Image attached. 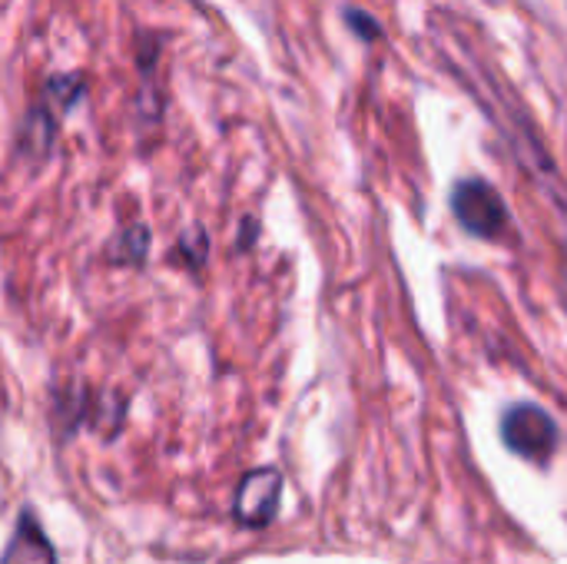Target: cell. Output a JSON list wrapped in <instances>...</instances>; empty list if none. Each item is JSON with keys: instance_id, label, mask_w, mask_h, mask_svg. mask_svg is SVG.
I'll list each match as a JSON object with an SVG mask.
<instances>
[{"instance_id": "6da1fadb", "label": "cell", "mask_w": 567, "mask_h": 564, "mask_svg": "<svg viewBox=\"0 0 567 564\" xmlns=\"http://www.w3.org/2000/svg\"><path fill=\"white\" fill-rule=\"evenodd\" d=\"M452 213L458 226L475 239H505L512 236V213L505 196L478 176L455 183L452 189Z\"/></svg>"}, {"instance_id": "7a4b0ae2", "label": "cell", "mask_w": 567, "mask_h": 564, "mask_svg": "<svg viewBox=\"0 0 567 564\" xmlns=\"http://www.w3.org/2000/svg\"><path fill=\"white\" fill-rule=\"evenodd\" d=\"M502 439L515 455H522L528 462H548L558 449V425L545 409L525 402V406H515L505 412Z\"/></svg>"}, {"instance_id": "3957f363", "label": "cell", "mask_w": 567, "mask_h": 564, "mask_svg": "<svg viewBox=\"0 0 567 564\" xmlns=\"http://www.w3.org/2000/svg\"><path fill=\"white\" fill-rule=\"evenodd\" d=\"M279 492H282V475L276 469H259L246 475L236 495V519L249 529L269 525L279 509Z\"/></svg>"}, {"instance_id": "277c9868", "label": "cell", "mask_w": 567, "mask_h": 564, "mask_svg": "<svg viewBox=\"0 0 567 564\" xmlns=\"http://www.w3.org/2000/svg\"><path fill=\"white\" fill-rule=\"evenodd\" d=\"M0 564H56V555L50 548V542L43 539L37 519L30 512L20 515V525L7 545V552L0 555Z\"/></svg>"}, {"instance_id": "5b68a950", "label": "cell", "mask_w": 567, "mask_h": 564, "mask_svg": "<svg viewBox=\"0 0 567 564\" xmlns=\"http://www.w3.org/2000/svg\"><path fill=\"white\" fill-rule=\"evenodd\" d=\"M56 140V120L50 113V106H30V113L20 123V150L27 160L40 163L50 156Z\"/></svg>"}, {"instance_id": "8992f818", "label": "cell", "mask_w": 567, "mask_h": 564, "mask_svg": "<svg viewBox=\"0 0 567 564\" xmlns=\"http://www.w3.org/2000/svg\"><path fill=\"white\" fill-rule=\"evenodd\" d=\"M146 249H150V233H146V226L136 223V226H130V229L120 233L113 256H116L120 263H140V259L146 256Z\"/></svg>"}, {"instance_id": "52a82bcc", "label": "cell", "mask_w": 567, "mask_h": 564, "mask_svg": "<svg viewBox=\"0 0 567 564\" xmlns=\"http://www.w3.org/2000/svg\"><path fill=\"white\" fill-rule=\"evenodd\" d=\"M80 90H83V83H80V76H53L50 83H47V96H50V103L56 106V110H66V106H73L76 103V96H80Z\"/></svg>"}, {"instance_id": "ba28073f", "label": "cell", "mask_w": 567, "mask_h": 564, "mask_svg": "<svg viewBox=\"0 0 567 564\" xmlns=\"http://www.w3.org/2000/svg\"><path fill=\"white\" fill-rule=\"evenodd\" d=\"M346 23L352 27V33H359V37H362V40H369V43L382 37V23H379L372 13L359 10V7H355V10H346Z\"/></svg>"}, {"instance_id": "9c48e42d", "label": "cell", "mask_w": 567, "mask_h": 564, "mask_svg": "<svg viewBox=\"0 0 567 564\" xmlns=\"http://www.w3.org/2000/svg\"><path fill=\"white\" fill-rule=\"evenodd\" d=\"M179 249H183V253H189V263H193V266H203V259H206V249H209V243H206V233H203L199 226H193L186 236H179Z\"/></svg>"}, {"instance_id": "30bf717a", "label": "cell", "mask_w": 567, "mask_h": 564, "mask_svg": "<svg viewBox=\"0 0 567 564\" xmlns=\"http://www.w3.org/2000/svg\"><path fill=\"white\" fill-rule=\"evenodd\" d=\"M565 289H567V236H565Z\"/></svg>"}]
</instances>
